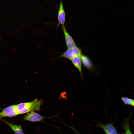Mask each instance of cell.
I'll use <instances>...</instances> for the list:
<instances>
[{
	"mask_svg": "<svg viewBox=\"0 0 134 134\" xmlns=\"http://www.w3.org/2000/svg\"><path fill=\"white\" fill-rule=\"evenodd\" d=\"M45 118L38 113L33 111L30 112L25 115L23 117V119L26 121L35 122L41 121Z\"/></svg>",
	"mask_w": 134,
	"mask_h": 134,
	"instance_id": "277c9868",
	"label": "cell"
},
{
	"mask_svg": "<svg viewBox=\"0 0 134 134\" xmlns=\"http://www.w3.org/2000/svg\"><path fill=\"white\" fill-rule=\"evenodd\" d=\"M125 130L126 133L125 134H132L131 132L128 124H126L125 126Z\"/></svg>",
	"mask_w": 134,
	"mask_h": 134,
	"instance_id": "7c38bea8",
	"label": "cell"
},
{
	"mask_svg": "<svg viewBox=\"0 0 134 134\" xmlns=\"http://www.w3.org/2000/svg\"></svg>",
	"mask_w": 134,
	"mask_h": 134,
	"instance_id": "5bb4252c",
	"label": "cell"
},
{
	"mask_svg": "<svg viewBox=\"0 0 134 134\" xmlns=\"http://www.w3.org/2000/svg\"><path fill=\"white\" fill-rule=\"evenodd\" d=\"M71 60L74 65L78 68L80 73L82 74L81 61L80 56H76Z\"/></svg>",
	"mask_w": 134,
	"mask_h": 134,
	"instance_id": "30bf717a",
	"label": "cell"
},
{
	"mask_svg": "<svg viewBox=\"0 0 134 134\" xmlns=\"http://www.w3.org/2000/svg\"><path fill=\"white\" fill-rule=\"evenodd\" d=\"M132 105L134 106V103H133V104Z\"/></svg>",
	"mask_w": 134,
	"mask_h": 134,
	"instance_id": "4fadbf2b",
	"label": "cell"
},
{
	"mask_svg": "<svg viewBox=\"0 0 134 134\" xmlns=\"http://www.w3.org/2000/svg\"><path fill=\"white\" fill-rule=\"evenodd\" d=\"M121 100L125 104L127 105H133L134 100L125 97H123Z\"/></svg>",
	"mask_w": 134,
	"mask_h": 134,
	"instance_id": "8fae6325",
	"label": "cell"
},
{
	"mask_svg": "<svg viewBox=\"0 0 134 134\" xmlns=\"http://www.w3.org/2000/svg\"><path fill=\"white\" fill-rule=\"evenodd\" d=\"M80 56L81 62L86 67L89 69L92 68L93 65L91 61L88 57L82 54Z\"/></svg>",
	"mask_w": 134,
	"mask_h": 134,
	"instance_id": "9c48e42d",
	"label": "cell"
},
{
	"mask_svg": "<svg viewBox=\"0 0 134 134\" xmlns=\"http://www.w3.org/2000/svg\"><path fill=\"white\" fill-rule=\"evenodd\" d=\"M98 126L104 130L106 134H118L115 128L111 123L99 124Z\"/></svg>",
	"mask_w": 134,
	"mask_h": 134,
	"instance_id": "52a82bcc",
	"label": "cell"
},
{
	"mask_svg": "<svg viewBox=\"0 0 134 134\" xmlns=\"http://www.w3.org/2000/svg\"><path fill=\"white\" fill-rule=\"evenodd\" d=\"M2 121L7 125L13 131L15 134H24L20 125H18L1 119Z\"/></svg>",
	"mask_w": 134,
	"mask_h": 134,
	"instance_id": "ba28073f",
	"label": "cell"
},
{
	"mask_svg": "<svg viewBox=\"0 0 134 134\" xmlns=\"http://www.w3.org/2000/svg\"><path fill=\"white\" fill-rule=\"evenodd\" d=\"M82 54L81 50L77 47L67 48V49L60 56L70 60L76 56H80Z\"/></svg>",
	"mask_w": 134,
	"mask_h": 134,
	"instance_id": "3957f363",
	"label": "cell"
},
{
	"mask_svg": "<svg viewBox=\"0 0 134 134\" xmlns=\"http://www.w3.org/2000/svg\"><path fill=\"white\" fill-rule=\"evenodd\" d=\"M16 104L7 106L0 112V120L3 117H11L18 115Z\"/></svg>",
	"mask_w": 134,
	"mask_h": 134,
	"instance_id": "7a4b0ae2",
	"label": "cell"
},
{
	"mask_svg": "<svg viewBox=\"0 0 134 134\" xmlns=\"http://www.w3.org/2000/svg\"><path fill=\"white\" fill-rule=\"evenodd\" d=\"M57 19L58 21V26L60 25L62 26L64 25L66 20V13L62 0H61L60 3L58 13Z\"/></svg>",
	"mask_w": 134,
	"mask_h": 134,
	"instance_id": "8992f818",
	"label": "cell"
},
{
	"mask_svg": "<svg viewBox=\"0 0 134 134\" xmlns=\"http://www.w3.org/2000/svg\"><path fill=\"white\" fill-rule=\"evenodd\" d=\"M62 28L64 34L65 40L67 48L77 47L72 37L67 30L64 25L62 26Z\"/></svg>",
	"mask_w": 134,
	"mask_h": 134,
	"instance_id": "5b68a950",
	"label": "cell"
},
{
	"mask_svg": "<svg viewBox=\"0 0 134 134\" xmlns=\"http://www.w3.org/2000/svg\"><path fill=\"white\" fill-rule=\"evenodd\" d=\"M41 103V101L36 99L31 101L16 104V108L18 115L38 111L40 110Z\"/></svg>",
	"mask_w": 134,
	"mask_h": 134,
	"instance_id": "6da1fadb",
	"label": "cell"
}]
</instances>
